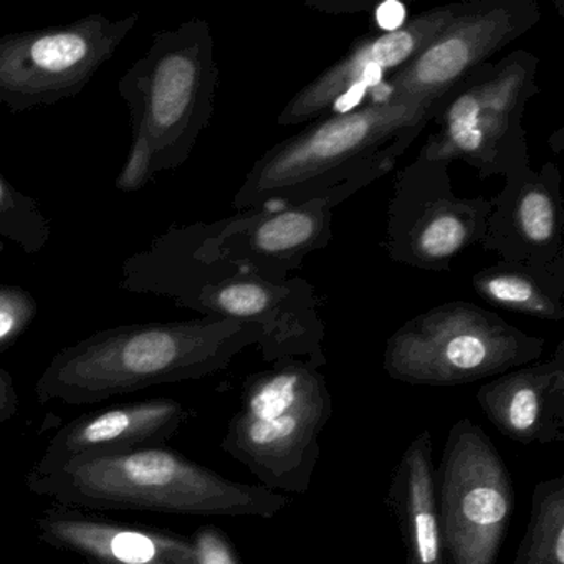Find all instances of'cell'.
<instances>
[{"instance_id":"6da1fadb","label":"cell","mask_w":564,"mask_h":564,"mask_svg":"<svg viewBox=\"0 0 564 564\" xmlns=\"http://www.w3.org/2000/svg\"><path fill=\"white\" fill-rule=\"evenodd\" d=\"M121 286L167 296L203 316L252 323L260 329L257 348L265 362L326 365V329L313 286L299 276L269 282L240 272L204 249L196 224L171 227L124 260Z\"/></svg>"},{"instance_id":"7a4b0ae2","label":"cell","mask_w":564,"mask_h":564,"mask_svg":"<svg viewBox=\"0 0 564 564\" xmlns=\"http://www.w3.org/2000/svg\"><path fill=\"white\" fill-rule=\"evenodd\" d=\"M435 101L391 100L379 94L371 104L313 121L256 161L234 196V209L310 200L339 206L392 170L431 123Z\"/></svg>"},{"instance_id":"3957f363","label":"cell","mask_w":564,"mask_h":564,"mask_svg":"<svg viewBox=\"0 0 564 564\" xmlns=\"http://www.w3.org/2000/svg\"><path fill=\"white\" fill-rule=\"evenodd\" d=\"M259 343L252 323L214 316L101 329L61 349L39 378L35 395L41 404H97L151 386L196 381L229 368Z\"/></svg>"},{"instance_id":"277c9868","label":"cell","mask_w":564,"mask_h":564,"mask_svg":"<svg viewBox=\"0 0 564 564\" xmlns=\"http://www.w3.org/2000/svg\"><path fill=\"white\" fill-rule=\"evenodd\" d=\"M219 87L213 32L200 19L153 35L151 47L120 78L130 111L131 148L115 187L143 189L180 170L209 127Z\"/></svg>"},{"instance_id":"5b68a950","label":"cell","mask_w":564,"mask_h":564,"mask_svg":"<svg viewBox=\"0 0 564 564\" xmlns=\"http://www.w3.org/2000/svg\"><path fill=\"white\" fill-rule=\"evenodd\" d=\"M28 488L62 507L141 510L193 517H276L289 498L262 485L224 478L164 447L75 458Z\"/></svg>"},{"instance_id":"8992f818","label":"cell","mask_w":564,"mask_h":564,"mask_svg":"<svg viewBox=\"0 0 564 564\" xmlns=\"http://www.w3.org/2000/svg\"><path fill=\"white\" fill-rule=\"evenodd\" d=\"M332 414V392L319 368L303 359L279 361L243 381L220 448L246 465L262 487L305 495Z\"/></svg>"},{"instance_id":"52a82bcc","label":"cell","mask_w":564,"mask_h":564,"mask_svg":"<svg viewBox=\"0 0 564 564\" xmlns=\"http://www.w3.org/2000/svg\"><path fill=\"white\" fill-rule=\"evenodd\" d=\"M538 65L536 55L514 51L470 72L435 101L431 121L437 131L421 153L448 164L462 161L484 180L531 166L523 115L540 94Z\"/></svg>"},{"instance_id":"ba28073f","label":"cell","mask_w":564,"mask_h":564,"mask_svg":"<svg viewBox=\"0 0 564 564\" xmlns=\"http://www.w3.org/2000/svg\"><path fill=\"white\" fill-rule=\"evenodd\" d=\"M544 339L528 335L497 313L448 302L421 313L386 343L382 368L412 386L470 384L538 361Z\"/></svg>"},{"instance_id":"9c48e42d","label":"cell","mask_w":564,"mask_h":564,"mask_svg":"<svg viewBox=\"0 0 564 564\" xmlns=\"http://www.w3.org/2000/svg\"><path fill=\"white\" fill-rule=\"evenodd\" d=\"M447 564H495L514 513L513 480L487 432L464 417L448 431L435 470Z\"/></svg>"},{"instance_id":"30bf717a","label":"cell","mask_w":564,"mask_h":564,"mask_svg":"<svg viewBox=\"0 0 564 564\" xmlns=\"http://www.w3.org/2000/svg\"><path fill=\"white\" fill-rule=\"evenodd\" d=\"M140 24V14L110 21L90 14L58 28L0 37V105L12 113L77 97Z\"/></svg>"},{"instance_id":"8fae6325","label":"cell","mask_w":564,"mask_h":564,"mask_svg":"<svg viewBox=\"0 0 564 564\" xmlns=\"http://www.w3.org/2000/svg\"><path fill=\"white\" fill-rule=\"evenodd\" d=\"M448 167L447 161L419 151L395 176L386 229V249L394 262L448 272L455 257L484 240L494 200L457 196Z\"/></svg>"},{"instance_id":"7c38bea8","label":"cell","mask_w":564,"mask_h":564,"mask_svg":"<svg viewBox=\"0 0 564 564\" xmlns=\"http://www.w3.org/2000/svg\"><path fill=\"white\" fill-rule=\"evenodd\" d=\"M536 0L458 2L445 28L409 64L389 75L381 95L435 101L540 22Z\"/></svg>"},{"instance_id":"4fadbf2b","label":"cell","mask_w":564,"mask_h":564,"mask_svg":"<svg viewBox=\"0 0 564 564\" xmlns=\"http://www.w3.org/2000/svg\"><path fill=\"white\" fill-rule=\"evenodd\" d=\"M329 200L262 207L214 224H196L207 252L247 275L285 282L333 237Z\"/></svg>"},{"instance_id":"5bb4252c","label":"cell","mask_w":564,"mask_h":564,"mask_svg":"<svg viewBox=\"0 0 564 564\" xmlns=\"http://www.w3.org/2000/svg\"><path fill=\"white\" fill-rule=\"evenodd\" d=\"M458 2L415 15L394 31L359 39L351 51L302 88L279 115L280 127L328 117L351 91L369 90L404 67L445 28Z\"/></svg>"},{"instance_id":"9a60e30c","label":"cell","mask_w":564,"mask_h":564,"mask_svg":"<svg viewBox=\"0 0 564 564\" xmlns=\"http://www.w3.org/2000/svg\"><path fill=\"white\" fill-rule=\"evenodd\" d=\"M560 167L547 161L540 171L528 166L505 177L491 197L480 246L501 262L564 267V200Z\"/></svg>"},{"instance_id":"2e32d148","label":"cell","mask_w":564,"mask_h":564,"mask_svg":"<svg viewBox=\"0 0 564 564\" xmlns=\"http://www.w3.org/2000/svg\"><path fill=\"white\" fill-rule=\"evenodd\" d=\"M187 412L174 399L156 398L78 415L55 432L31 477H44L75 458L161 447L180 432Z\"/></svg>"},{"instance_id":"e0dca14e","label":"cell","mask_w":564,"mask_h":564,"mask_svg":"<svg viewBox=\"0 0 564 564\" xmlns=\"http://www.w3.org/2000/svg\"><path fill=\"white\" fill-rule=\"evenodd\" d=\"M477 402L491 425L518 444L564 441V343L546 361L530 362L480 386Z\"/></svg>"},{"instance_id":"ac0fdd59","label":"cell","mask_w":564,"mask_h":564,"mask_svg":"<svg viewBox=\"0 0 564 564\" xmlns=\"http://www.w3.org/2000/svg\"><path fill=\"white\" fill-rule=\"evenodd\" d=\"M39 538L48 546L75 554L84 564H200L197 547L177 534L128 527L74 510L39 518Z\"/></svg>"},{"instance_id":"d6986e66","label":"cell","mask_w":564,"mask_h":564,"mask_svg":"<svg viewBox=\"0 0 564 564\" xmlns=\"http://www.w3.org/2000/svg\"><path fill=\"white\" fill-rule=\"evenodd\" d=\"M405 564H447L438 524L432 434L422 431L399 458L388 491Z\"/></svg>"},{"instance_id":"ffe728a7","label":"cell","mask_w":564,"mask_h":564,"mask_svg":"<svg viewBox=\"0 0 564 564\" xmlns=\"http://www.w3.org/2000/svg\"><path fill=\"white\" fill-rule=\"evenodd\" d=\"M471 286L484 302L531 318H564V267L498 262L471 276Z\"/></svg>"},{"instance_id":"44dd1931","label":"cell","mask_w":564,"mask_h":564,"mask_svg":"<svg viewBox=\"0 0 564 564\" xmlns=\"http://www.w3.org/2000/svg\"><path fill=\"white\" fill-rule=\"evenodd\" d=\"M513 564H564V478L534 485L530 520Z\"/></svg>"},{"instance_id":"7402d4cb","label":"cell","mask_w":564,"mask_h":564,"mask_svg":"<svg viewBox=\"0 0 564 564\" xmlns=\"http://www.w3.org/2000/svg\"><path fill=\"white\" fill-rule=\"evenodd\" d=\"M51 236V220L37 200L15 189L0 174V239L11 240L25 253H39Z\"/></svg>"},{"instance_id":"603a6c76","label":"cell","mask_w":564,"mask_h":564,"mask_svg":"<svg viewBox=\"0 0 564 564\" xmlns=\"http://www.w3.org/2000/svg\"><path fill=\"white\" fill-rule=\"evenodd\" d=\"M39 313V303L29 290L0 285V355L15 345Z\"/></svg>"},{"instance_id":"cb8c5ba5","label":"cell","mask_w":564,"mask_h":564,"mask_svg":"<svg viewBox=\"0 0 564 564\" xmlns=\"http://www.w3.org/2000/svg\"><path fill=\"white\" fill-rule=\"evenodd\" d=\"M19 405L21 399L15 389L14 378L11 372L0 368V427L19 414Z\"/></svg>"}]
</instances>
